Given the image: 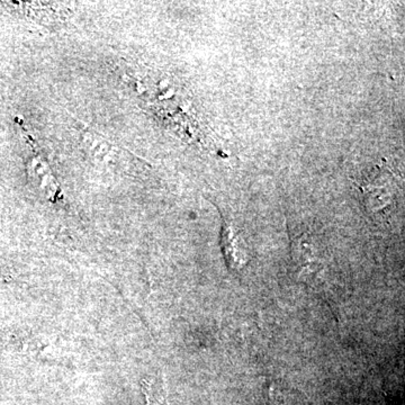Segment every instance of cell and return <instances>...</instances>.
<instances>
[{
    "instance_id": "6da1fadb",
    "label": "cell",
    "mask_w": 405,
    "mask_h": 405,
    "mask_svg": "<svg viewBox=\"0 0 405 405\" xmlns=\"http://www.w3.org/2000/svg\"><path fill=\"white\" fill-rule=\"evenodd\" d=\"M355 183L368 212L382 211L393 202L397 189L395 176L386 167H376Z\"/></svg>"
},
{
    "instance_id": "7a4b0ae2",
    "label": "cell",
    "mask_w": 405,
    "mask_h": 405,
    "mask_svg": "<svg viewBox=\"0 0 405 405\" xmlns=\"http://www.w3.org/2000/svg\"><path fill=\"white\" fill-rule=\"evenodd\" d=\"M222 248L225 259L231 270H239L246 262L244 250L241 248V240L234 231L231 223L224 221L222 229Z\"/></svg>"
},
{
    "instance_id": "3957f363",
    "label": "cell",
    "mask_w": 405,
    "mask_h": 405,
    "mask_svg": "<svg viewBox=\"0 0 405 405\" xmlns=\"http://www.w3.org/2000/svg\"><path fill=\"white\" fill-rule=\"evenodd\" d=\"M291 249H293V258H294L295 264L302 268H308L318 260L317 250L314 248L313 242L311 238H308L306 234L295 240Z\"/></svg>"
},
{
    "instance_id": "277c9868",
    "label": "cell",
    "mask_w": 405,
    "mask_h": 405,
    "mask_svg": "<svg viewBox=\"0 0 405 405\" xmlns=\"http://www.w3.org/2000/svg\"><path fill=\"white\" fill-rule=\"evenodd\" d=\"M268 405H284L283 401H282L281 397L276 394L275 392H272L270 393V403Z\"/></svg>"
}]
</instances>
